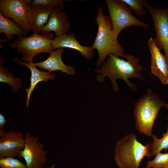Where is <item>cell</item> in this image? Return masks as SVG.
<instances>
[{
  "instance_id": "obj_1",
  "label": "cell",
  "mask_w": 168,
  "mask_h": 168,
  "mask_svg": "<svg viewBox=\"0 0 168 168\" xmlns=\"http://www.w3.org/2000/svg\"><path fill=\"white\" fill-rule=\"evenodd\" d=\"M125 58L126 60L112 54H109L101 67L94 70L100 74L97 77V81L102 82L105 77H109L114 91L117 92L119 89L116 80L122 79L132 91H137V86L131 82L129 79L145 80L141 73L143 67L139 62V59L133 55L126 54Z\"/></svg>"
},
{
  "instance_id": "obj_2",
  "label": "cell",
  "mask_w": 168,
  "mask_h": 168,
  "mask_svg": "<svg viewBox=\"0 0 168 168\" xmlns=\"http://www.w3.org/2000/svg\"><path fill=\"white\" fill-rule=\"evenodd\" d=\"M95 21L98 25V29L91 47L98 52V58L96 63L97 67L101 65L110 54L125 58L124 49L118 42L117 37L113 32L110 17L104 15L101 7L98 9Z\"/></svg>"
},
{
  "instance_id": "obj_3",
  "label": "cell",
  "mask_w": 168,
  "mask_h": 168,
  "mask_svg": "<svg viewBox=\"0 0 168 168\" xmlns=\"http://www.w3.org/2000/svg\"><path fill=\"white\" fill-rule=\"evenodd\" d=\"M152 143L143 144L138 141L134 133L126 135L116 142L114 160L119 168H140L145 157L152 156Z\"/></svg>"
},
{
  "instance_id": "obj_4",
  "label": "cell",
  "mask_w": 168,
  "mask_h": 168,
  "mask_svg": "<svg viewBox=\"0 0 168 168\" xmlns=\"http://www.w3.org/2000/svg\"><path fill=\"white\" fill-rule=\"evenodd\" d=\"M166 103L150 89L135 103L133 111L135 127L140 134L151 136L154 124L161 108Z\"/></svg>"
},
{
  "instance_id": "obj_5",
  "label": "cell",
  "mask_w": 168,
  "mask_h": 168,
  "mask_svg": "<svg viewBox=\"0 0 168 168\" xmlns=\"http://www.w3.org/2000/svg\"><path fill=\"white\" fill-rule=\"evenodd\" d=\"M55 38L52 33H34L28 37L18 36L9 44L12 48L16 49L23 55L21 59L24 62L33 63L35 56L41 53H50L54 49L52 41Z\"/></svg>"
},
{
  "instance_id": "obj_6",
  "label": "cell",
  "mask_w": 168,
  "mask_h": 168,
  "mask_svg": "<svg viewBox=\"0 0 168 168\" xmlns=\"http://www.w3.org/2000/svg\"><path fill=\"white\" fill-rule=\"evenodd\" d=\"M111 20L112 30L118 37L126 27L137 26L147 28L148 25L138 19L132 13L128 6L122 0H105Z\"/></svg>"
},
{
  "instance_id": "obj_7",
  "label": "cell",
  "mask_w": 168,
  "mask_h": 168,
  "mask_svg": "<svg viewBox=\"0 0 168 168\" xmlns=\"http://www.w3.org/2000/svg\"><path fill=\"white\" fill-rule=\"evenodd\" d=\"M144 7L152 17L156 32L154 39L155 44L161 51H164L168 65V8L156 7L147 3Z\"/></svg>"
},
{
  "instance_id": "obj_8",
  "label": "cell",
  "mask_w": 168,
  "mask_h": 168,
  "mask_svg": "<svg viewBox=\"0 0 168 168\" xmlns=\"http://www.w3.org/2000/svg\"><path fill=\"white\" fill-rule=\"evenodd\" d=\"M31 3L30 0H0V10L4 16L13 19L28 32L31 30L26 16Z\"/></svg>"
},
{
  "instance_id": "obj_9",
  "label": "cell",
  "mask_w": 168,
  "mask_h": 168,
  "mask_svg": "<svg viewBox=\"0 0 168 168\" xmlns=\"http://www.w3.org/2000/svg\"><path fill=\"white\" fill-rule=\"evenodd\" d=\"M25 140V147L20 156L25 159L28 168H41L47 161V152L44 149V144L38 142V137L31 136L28 131Z\"/></svg>"
},
{
  "instance_id": "obj_10",
  "label": "cell",
  "mask_w": 168,
  "mask_h": 168,
  "mask_svg": "<svg viewBox=\"0 0 168 168\" xmlns=\"http://www.w3.org/2000/svg\"><path fill=\"white\" fill-rule=\"evenodd\" d=\"M0 157L20 156L23 150L25 140L19 131L0 132Z\"/></svg>"
},
{
  "instance_id": "obj_11",
  "label": "cell",
  "mask_w": 168,
  "mask_h": 168,
  "mask_svg": "<svg viewBox=\"0 0 168 168\" xmlns=\"http://www.w3.org/2000/svg\"><path fill=\"white\" fill-rule=\"evenodd\" d=\"M147 44L151 55V73L157 77L162 84L168 85V65L165 56L157 47L152 38L149 39Z\"/></svg>"
},
{
  "instance_id": "obj_12",
  "label": "cell",
  "mask_w": 168,
  "mask_h": 168,
  "mask_svg": "<svg viewBox=\"0 0 168 168\" xmlns=\"http://www.w3.org/2000/svg\"><path fill=\"white\" fill-rule=\"evenodd\" d=\"M64 51L63 48L54 49L50 53L49 57L44 61L37 63H29L35 67L47 70L51 73L53 71L59 70L68 75L75 74V70L73 66L65 64L62 59V55Z\"/></svg>"
},
{
  "instance_id": "obj_13",
  "label": "cell",
  "mask_w": 168,
  "mask_h": 168,
  "mask_svg": "<svg viewBox=\"0 0 168 168\" xmlns=\"http://www.w3.org/2000/svg\"><path fill=\"white\" fill-rule=\"evenodd\" d=\"M70 27L65 13L59 7L54 9L51 12L46 24L42 29L40 33L54 32L56 37L66 34Z\"/></svg>"
},
{
  "instance_id": "obj_14",
  "label": "cell",
  "mask_w": 168,
  "mask_h": 168,
  "mask_svg": "<svg viewBox=\"0 0 168 168\" xmlns=\"http://www.w3.org/2000/svg\"><path fill=\"white\" fill-rule=\"evenodd\" d=\"M52 46L54 49L67 48L77 50L89 60L91 59L94 55L91 47L81 45L72 33L66 34L56 37L52 41Z\"/></svg>"
},
{
  "instance_id": "obj_15",
  "label": "cell",
  "mask_w": 168,
  "mask_h": 168,
  "mask_svg": "<svg viewBox=\"0 0 168 168\" xmlns=\"http://www.w3.org/2000/svg\"><path fill=\"white\" fill-rule=\"evenodd\" d=\"M53 9L40 6L31 7L29 8L27 13V19L34 33H40L42 29L47 23Z\"/></svg>"
},
{
  "instance_id": "obj_16",
  "label": "cell",
  "mask_w": 168,
  "mask_h": 168,
  "mask_svg": "<svg viewBox=\"0 0 168 168\" xmlns=\"http://www.w3.org/2000/svg\"><path fill=\"white\" fill-rule=\"evenodd\" d=\"M14 60L18 64L25 66L31 70L30 85L28 88L25 89L27 93L26 106L29 107L30 95L37 84L42 81L47 82L49 80H53L55 79V76L54 74L49 72L40 71L35 67L31 65L29 63L21 61L17 57L14 58Z\"/></svg>"
},
{
  "instance_id": "obj_17",
  "label": "cell",
  "mask_w": 168,
  "mask_h": 168,
  "mask_svg": "<svg viewBox=\"0 0 168 168\" xmlns=\"http://www.w3.org/2000/svg\"><path fill=\"white\" fill-rule=\"evenodd\" d=\"M18 26L11 18L4 16L0 11V33H4L7 39L12 40L13 35L23 36L27 35V32Z\"/></svg>"
},
{
  "instance_id": "obj_18",
  "label": "cell",
  "mask_w": 168,
  "mask_h": 168,
  "mask_svg": "<svg viewBox=\"0 0 168 168\" xmlns=\"http://www.w3.org/2000/svg\"><path fill=\"white\" fill-rule=\"evenodd\" d=\"M4 62L3 58L0 57V82L6 83L12 87L13 92L17 91L21 88V79L17 77H14L9 72V70L5 68L3 65Z\"/></svg>"
},
{
  "instance_id": "obj_19",
  "label": "cell",
  "mask_w": 168,
  "mask_h": 168,
  "mask_svg": "<svg viewBox=\"0 0 168 168\" xmlns=\"http://www.w3.org/2000/svg\"><path fill=\"white\" fill-rule=\"evenodd\" d=\"M166 133H162V137L158 138L155 135L152 134V137L153 142L152 143V156H155L156 154L163 149L167 151L168 149V124Z\"/></svg>"
},
{
  "instance_id": "obj_20",
  "label": "cell",
  "mask_w": 168,
  "mask_h": 168,
  "mask_svg": "<svg viewBox=\"0 0 168 168\" xmlns=\"http://www.w3.org/2000/svg\"><path fill=\"white\" fill-rule=\"evenodd\" d=\"M155 158L148 161L145 168H168V153H157Z\"/></svg>"
},
{
  "instance_id": "obj_21",
  "label": "cell",
  "mask_w": 168,
  "mask_h": 168,
  "mask_svg": "<svg viewBox=\"0 0 168 168\" xmlns=\"http://www.w3.org/2000/svg\"><path fill=\"white\" fill-rule=\"evenodd\" d=\"M128 6L130 10L133 11L137 15L144 17L147 14L146 10L144 8V5L147 3L146 0H122Z\"/></svg>"
},
{
  "instance_id": "obj_22",
  "label": "cell",
  "mask_w": 168,
  "mask_h": 168,
  "mask_svg": "<svg viewBox=\"0 0 168 168\" xmlns=\"http://www.w3.org/2000/svg\"><path fill=\"white\" fill-rule=\"evenodd\" d=\"M40 6L54 9L59 7L62 9L64 6L61 0H33L32 1L31 7Z\"/></svg>"
},
{
  "instance_id": "obj_23",
  "label": "cell",
  "mask_w": 168,
  "mask_h": 168,
  "mask_svg": "<svg viewBox=\"0 0 168 168\" xmlns=\"http://www.w3.org/2000/svg\"><path fill=\"white\" fill-rule=\"evenodd\" d=\"M1 168H28L18 160L7 157L0 159Z\"/></svg>"
},
{
  "instance_id": "obj_24",
  "label": "cell",
  "mask_w": 168,
  "mask_h": 168,
  "mask_svg": "<svg viewBox=\"0 0 168 168\" xmlns=\"http://www.w3.org/2000/svg\"><path fill=\"white\" fill-rule=\"evenodd\" d=\"M6 123V121L4 115L0 114V132L2 131V128Z\"/></svg>"
},
{
  "instance_id": "obj_25",
  "label": "cell",
  "mask_w": 168,
  "mask_h": 168,
  "mask_svg": "<svg viewBox=\"0 0 168 168\" xmlns=\"http://www.w3.org/2000/svg\"><path fill=\"white\" fill-rule=\"evenodd\" d=\"M55 166H56V164H55L54 163L52 165V166H50V167L48 168H54Z\"/></svg>"
},
{
  "instance_id": "obj_26",
  "label": "cell",
  "mask_w": 168,
  "mask_h": 168,
  "mask_svg": "<svg viewBox=\"0 0 168 168\" xmlns=\"http://www.w3.org/2000/svg\"><path fill=\"white\" fill-rule=\"evenodd\" d=\"M166 109H168V103H166L165 105L164 106Z\"/></svg>"
}]
</instances>
